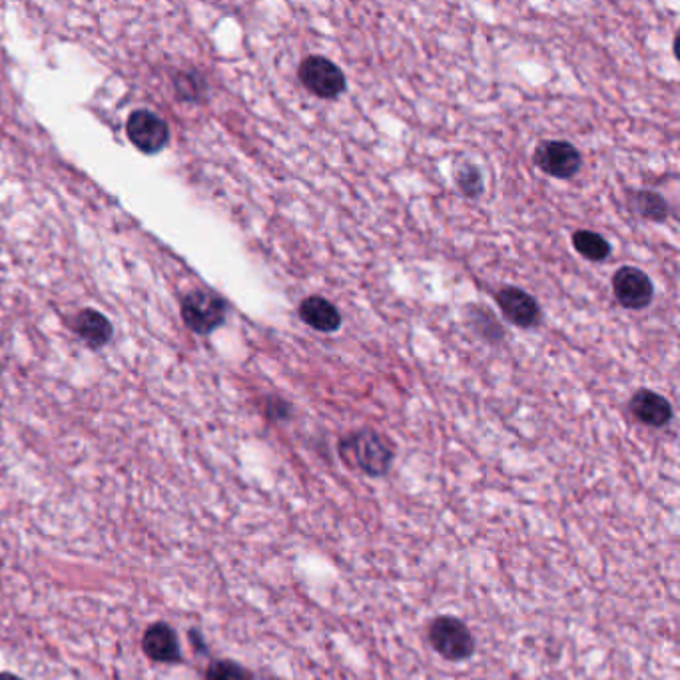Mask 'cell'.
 <instances>
[{
    "label": "cell",
    "instance_id": "1",
    "mask_svg": "<svg viewBox=\"0 0 680 680\" xmlns=\"http://www.w3.org/2000/svg\"><path fill=\"white\" fill-rule=\"evenodd\" d=\"M343 461L357 465L369 477H383L393 463L391 443L377 431H355L340 441Z\"/></svg>",
    "mask_w": 680,
    "mask_h": 680
},
{
    "label": "cell",
    "instance_id": "2",
    "mask_svg": "<svg viewBox=\"0 0 680 680\" xmlns=\"http://www.w3.org/2000/svg\"><path fill=\"white\" fill-rule=\"evenodd\" d=\"M226 314V300L210 290H194L182 300V320L200 336H208L224 326Z\"/></svg>",
    "mask_w": 680,
    "mask_h": 680
},
{
    "label": "cell",
    "instance_id": "3",
    "mask_svg": "<svg viewBox=\"0 0 680 680\" xmlns=\"http://www.w3.org/2000/svg\"><path fill=\"white\" fill-rule=\"evenodd\" d=\"M429 643L445 661H467L475 651V639L469 627L455 617H437L429 625Z\"/></svg>",
    "mask_w": 680,
    "mask_h": 680
},
{
    "label": "cell",
    "instance_id": "4",
    "mask_svg": "<svg viewBox=\"0 0 680 680\" xmlns=\"http://www.w3.org/2000/svg\"><path fill=\"white\" fill-rule=\"evenodd\" d=\"M300 82L314 96L324 100H336L347 88L345 74L336 62L326 56H308L298 70Z\"/></svg>",
    "mask_w": 680,
    "mask_h": 680
},
{
    "label": "cell",
    "instance_id": "5",
    "mask_svg": "<svg viewBox=\"0 0 680 680\" xmlns=\"http://www.w3.org/2000/svg\"><path fill=\"white\" fill-rule=\"evenodd\" d=\"M533 160L541 172L559 180L573 178L583 166L581 152L567 140L541 142L533 154Z\"/></svg>",
    "mask_w": 680,
    "mask_h": 680
},
{
    "label": "cell",
    "instance_id": "6",
    "mask_svg": "<svg viewBox=\"0 0 680 680\" xmlns=\"http://www.w3.org/2000/svg\"><path fill=\"white\" fill-rule=\"evenodd\" d=\"M613 296L627 310H645L653 302L655 288L645 272L623 266L613 276Z\"/></svg>",
    "mask_w": 680,
    "mask_h": 680
},
{
    "label": "cell",
    "instance_id": "7",
    "mask_svg": "<svg viewBox=\"0 0 680 680\" xmlns=\"http://www.w3.org/2000/svg\"><path fill=\"white\" fill-rule=\"evenodd\" d=\"M126 132L130 142L146 154H158L170 138L168 124L148 110L132 112L126 122Z\"/></svg>",
    "mask_w": 680,
    "mask_h": 680
},
{
    "label": "cell",
    "instance_id": "8",
    "mask_svg": "<svg viewBox=\"0 0 680 680\" xmlns=\"http://www.w3.org/2000/svg\"><path fill=\"white\" fill-rule=\"evenodd\" d=\"M495 302L499 306V310L503 312L505 320L517 328L529 330L535 328L541 320V308L537 304V300L523 292L521 288H501L495 296Z\"/></svg>",
    "mask_w": 680,
    "mask_h": 680
},
{
    "label": "cell",
    "instance_id": "9",
    "mask_svg": "<svg viewBox=\"0 0 680 680\" xmlns=\"http://www.w3.org/2000/svg\"><path fill=\"white\" fill-rule=\"evenodd\" d=\"M631 413L649 427H665L673 419V405L667 397L651 389H639L629 401Z\"/></svg>",
    "mask_w": 680,
    "mask_h": 680
},
{
    "label": "cell",
    "instance_id": "10",
    "mask_svg": "<svg viewBox=\"0 0 680 680\" xmlns=\"http://www.w3.org/2000/svg\"><path fill=\"white\" fill-rule=\"evenodd\" d=\"M142 649L148 659L156 663H178L180 645L174 629L166 623H154L142 637Z\"/></svg>",
    "mask_w": 680,
    "mask_h": 680
},
{
    "label": "cell",
    "instance_id": "11",
    "mask_svg": "<svg viewBox=\"0 0 680 680\" xmlns=\"http://www.w3.org/2000/svg\"><path fill=\"white\" fill-rule=\"evenodd\" d=\"M300 318L306 326L322 334H334L341 328L340 310L322 296H310L300 304Z\"/></svg>",
    "mask_w": 680,
    "mask_h": 680
},
{
    "label": "cell",
    "instance_id": "12",
    "mask_svg": "<svg viewBox=\"0 0 680 680\" xmlns=\"http://www.w3.org/2000/svg\"><path fill=\"white\" fill-rule=\"evenodd\" d=\"M74 330L80 340L94 349L112 340V324L106 320V316L98 314L96 310H84L82 314H78L74 322Z\"/></svg>",
    "mask_w": 680,
    "mask_h": 680
},
{
    "label": "cell",
    "instance_id": "13",
    "mask_svg": "<svg viewBox=\"0 0 680 680\" xmlns=\"http://www.w3.org/2000/svg\"><path fill=\"white\" fill-rule=\"evenodd\" d=\"M631 210L649 222H665L669 218L667 200L653 190H637L629 196Z\"/></svg>",
    "mask_w": 680,
    "mask_h": 680
},
{
    "label": "cell",
    "instance_id": "14",
    "mask_svg": "<svg viewBox=\"0 0 680 680\" xmlns=\"http://www.w3.org/2000/svg\"><path fill=\"white\" fill-rule=\"evenodd\" d=\"M573 248L589 262H603L611 256V244L593 230H577L573 234Z\"/></svg>",
    "mask_w": 680,
    "mask_h": 680
},
{
    "label": "cell",
    "instance_id": "15",
    "mask_svg": "<svg viewBox=\"0 0 680 680\" xmlns=\"http://www.w3.org/2000/svg\"><path fill=\"white\" fill-rule=\"evenodd\" d=\"M455 184L465 198H479L485 192V180L481 170L467 160L455 166Z\"/></svg>",
    "mask_w": 680,
    "mask_h": 680
},
{
    "label": "cell",
    "instance_id": "16",
    "mask_svg": "<svg viewBox=\"0 0 680 680\" xmlns=\"http://www.w3.org/2000/svg\"><path fill=\"white\" fill-rule=\"evenodd\" d=\"M467 314H469L471 322H477V324L481 322L483 328H479L477 334L483 340L491 341V343H499V341L503 340V330H501V326L495 322V318L489 312H485L483 308L473 306V308L467 310Z\"/></svg>",
    "mask_w": 680,
    "mask_h": 680
},
{
    "label": "cell",
    "instance_id": "17",
    "mask_svg": "<svg viewBox=\"0 0 680 680\" xmlns=\"http://www.w3.org/2000/svg\"><path fill=\"white\" fill-rule=\"evenodd\" d=\"M206 680H254L252 673L234 661H216L208 667Z\"/></svg>",
    "mask_w": 680,
    "mask_h": 680
},
{
    "label": "cell",
    "instance_id": "18",
    "mask_svg": "<svg viewBox=\"0 0 680 680\" xmlns=\"http://www.w3.org/2000/svg\"><path fill=\"white\" fill-rule=\"evenodd\" d=\"M266 413L270 419H288L292 415V405L286 401V399H280V397H272L268 399V405H266Z\"/></svg>",
    "mask_w": 680,
    "mask_h": 680
},
{
    "label": "cell",
    "instance_id": "19",
    "mask_svg": "<svg viewBox=\"0 0 680 680\" xmlns=\"http://www.w3.org/2000/svg\"><path fill=\"white\" fill-rule=\"evenodd\" d=\"M0 680H22L20 677H16V675H12V673H0Z\"/></svg>",
    "mask_w": 680,
    "mask_h": 680
}]
</instances>
